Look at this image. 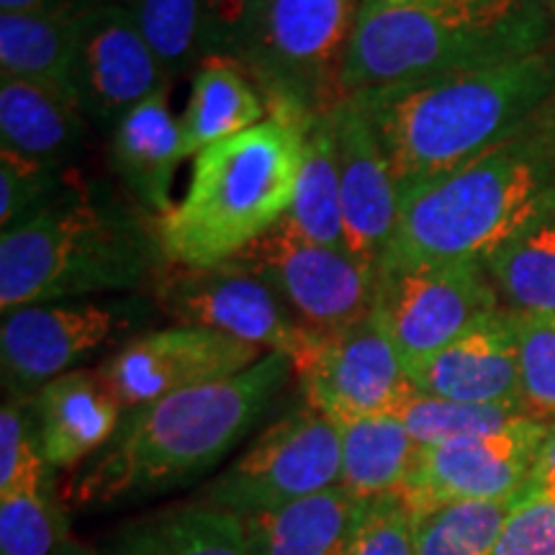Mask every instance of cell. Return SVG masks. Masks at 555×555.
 Wrapping results in <instances>:
<instances>
[{
    "label": "cell",
    "instance_id": "cell-1",
    "mask_svg": "<svg viewBox=\"0 0 555 555\" xmlns=\"http://www.w3.org/2000/svg\"><path fill=\"white\" fill-rule=\"evenodd\" d=\"M291 376L294 360L268 352L237 376L127 409L108 446L69 478L62 499L69 509H93L183 489L258 427Z\"/></svg>",
    "mask_w": 555,
    "mask_h": 555
},
{
    "label": "cell",
    "instance_id": "cell-2",
    "mask_svg": "<svg viewBox=\"0 0 555 555\" xmlns=\"http://www.w3.org/2000/svg\"><path fill=\"white\" fill-rule=\"evenodd\" d=\"M168 268L157 219L75 172L50 206L0 234V309L150 294Z\"/></svg>",
    "mask_w": 555,
    "mask_h": 555
},
{
    "label": "cell",
    "instance_id": "cell-3",
    "mask_svg": "<svg viewBox=\"0 0 555 555\" xmlns=\"http://www.w3.org/2000/svg\"><path fill=\"white\" fill-rule=\"evenodd\" d=\"M352 95L376 127L401 193L525 131L555 95V47Z\"/></svg>",
    "mask_w": 555,
    "mask_h": 555
},
{
    "label": "cell",
    "instance_id": "cell-4",
    "mask_svg": "<svg viewBox=\"0 0 555 555\" xmlns=\"http://www.w3.org/2000/svg\"><path fill=\"white\" fill-rule=\"evenodd\" d=\"M553 18L535 0H363L347 95L491 67L545 50Z\"/></svg>",
    "mask_w": 555,
    "mask_h": 555
},
{
    "label": "cell",
    "instance_id": "cell-5",
    "mask_svg": "<svg viewBox=\"0 0 555 555\" xmlns=\"http://www.w3.org/2000/svg\"><path fill=\"white\" fill-rule=\"evenodd\" d=\"M307 129L268 119L193 157L183 198L157 219L170 266L208 270L270 232L294 206Z\"/></svg>",
    "mask_w": 555,
    "mask_h": 555
},
{
    "label": "cell",
    "instance_id": "cell-6",
    "mask_svg": "<svg viewBox=\"0 0 555 555\" xmlns=\"http://www.w3.org/2000/svg\"><path fill=\"white\" fill-rule=\"evenodd\" d=\"M555 189L530 124L509 142L401 191L380 262H481Z\"/></svg>",
    "mask_w": 555,
    "mask_h": 555
},
{
    "label": "cell",
    "instance_id": "cell-7",
    "mask_svg": "<svg viewBox=\"0 0 555 555\" xmlns=\"http://www.w3.org/2000/svg\"><path fill=\"white\" fill-rule=\"evenodd\" d=\"M363 0H270L234 60L270 119L309 129L347 99L345 69Z\"/></svg>",
    "mask_w": 555,
    "mask_h": 555
},
{
    "label": "cell",
    "instance_id": "cell-8",
    "mask_svg": "<svg viewBox=\"0 0 555 555\" xmlns=\"http://www.w3.org/2000/svg\"><path fill=\"white\" fill-rule=\"evenodd\" d=\"M159 317L150 294H121L37 304L5 311L0 324V371L13 399L73 373L106 347H121Z\"/></svg>",
    "mask_w": 555,
    "mask_h": 555
},
{
    "label": "cell",
    "instance_id": "cell-9",
    "mask_svg": "<svg viewBox=\"0 0 555 555\" xmlns=\"http://www.w3.org/2000/svg\"><path fill=\"white\" fill-rule=\"evenodd\" d=\"M343 483V440L327 414L301 404L255 437L201 491L198 502L245 517L286 506Z\"/></svg>",
    "mask_w": 555,
    "mask_h": 555
},
{
    "label": "cell",
    "instance_id": "cell-10",
    "mask_svg": "<svg viewBox=\"0 0 555 555\" xmlns=\"http://www.w3.org/2000/svg\"><path fill=\"white\" fill-rule=\"evenodd\" d=\"M219 268L260 278L311 332L350 327L376 298V268L350 249L307 240L286 217Z\"/></svg>",
    "mask_w": 555,
    "mask_h": 555
},
{
    "label": "cell",
    "instance_id": "cell-11",
    "mask_svg": "<svg viewBox=\"0 0 555 555\" xmlns=\"http://www.w3.org/2000/svg\"><path fill=\"white\" fill-rule=\"evenodd\" d=\"M502 309L481 262H380L373 314L397 345L404 367L461 337Z\"/></svg>",
    "mask_w": 555,
    "mask_h": 555
},
{
    "label": "cell",
    "instance_id": "cell-12",
    "mask_svg": "<svg viewBox=\"0 0 555 555\" xmlns=\"http://www.w3.org/2000/svg\"><path fill=\"white\" fill-rule=\"evenodd\" d=\"M291 360L304 404L332 422L393 414L414 391L397 345L373 311L343 330H307Z\"/></svg>",
    "mask_w": 555,
    "mask_h": 555
},
{
    "label": "cell",
    "instance_id": "cell-13",
    "mask_svg": "<svg viewBox=\"0 0 555 555\" xmlns=\"http://www.w3.org/2000/svg\"><path fill=\"white\" fill-rule=\"evenodd\" d=\"M159 317L183 327L214 330L294 358L307 327L260 278L229 268L170 266L150 288Z\"/></svg>",
    "mask_w": 555,
    "mask_h": 555
},
{
    "label": "cell",
    "instance_id": "cell-14",
    "mask_svg": "<svg viewBox=\"0 0 555 555\" xmlns=\"http://www.w3.org/2000/svg\"><path fill=\"white\" fill-rule=\"evenodd\" d=\"M551 422L547 416L532 414L496 433L422 448L399 499L416 515L440 504L522 494Z\"/></svg>",
    "mask_w": 555,
    "mask_h": 555
},
{
    "label": "cell",
    "instance_id": "cell-15",
    "mask_svg": "<svg viewBox=\"0 0 555 555\" xmlns=\"http://www.w3.org/2000/svg\"><path fill=\"white\" fill-rule=\"evenodd\" d=\"M268 352L214 330L172 324L147 330L116 347L95 367L124 409L245 373Z\"/></svg>",
    "mask_w": 555,
    "mask_h": 555
},
{
    "label": "cell",
    "instance_id": "cell-16",
    "mask_svg": "<svg viewBox=\"0 0 555 555\" xmlns=\"http://www.w3.org/2000/svg\"><path fill=\"white\" fill-rule=\"evenodd\" d=\"M165 86L172 82L127 5H99L80 13L75 93L90 124L111 134L129 111Z\"/></svg>",
    "mask_w": 555,
    "mask_h": 555
},
{
    "label": "cell",
    "instance_id": "cell-17",
    "mask_svg": "<svg viewBox=\"0 0 555 555\" xmlns=\"http://www.w3.org/2000/svg\"><path fill=\"white\" fill-rule=\"evenodd\" d=\"M350 253L376 268L399 221V185L365 108L347 95L330 114Z\"/></svg>",
    "mask_w": 555,
    "mask_h": 555
},
{
    "label": "cell",
    "instance_id": "cell-18",
    "mask_svg": "<svg viewBox=\"0 0 555 555\" xmlns=\"http://www.w3.org/2000/svg\"><path fill=\"white\" fill-rule=\"evenodd\" d=\"M416 391L461 404L527 406L519 378L515 311L496 309L478 319L461 337L406 365Z\"/></svg>",
    "mask_w": 555,
    "mask_h": 555
},
{
    "label": "cell",
    "instance_id": "cell-19",
    "mask_svg": "<svg viewBox=\"0 0 555 555\" xmlns=\"http://www.w3.org/2000/svg\"><path fill=\"white\" fill-rule=\"evenodd\" d=\"M39 450L52 470H75L108 446L127 409L93 367H78L29 399Z\"/></svg>",
    "mask_w": 555,
    "mask_h": 555
},
{
    "label": "cell",
    "instance_id": "cell-20",
    "mask_svg": "<svg viewBox=\"0 0 555 555\" xmlns=\"http://www.w3.org/2000/svg\"><path fill=\"white\" fill-rule=\"evenodd\" d=\"M170 88H159L129 111L111 131L108 142V163L116 180L127 196L155 219H163L176 206L172 183L178 165L185 159L180 119L170 108Z\"/></svg>",
    "mask_w": 555,
    "mask_h": 555
},
{
    "label": "cell",
    "instance_id": "cell-21",
    "mask_svg": "<svg viewBox=\"0 0 555 555\" xmlns=\"http://www.w3.org/2000/svg\"><path fill=\"white\" fill-rule=\"evenodd\" d=\"M88 124L80 99L69 90L0 78V150L69 168L86 142Z\"/></svg>",
    "mask_w": 555,
    "mask_h": 555
},
{
    "label": "cell",
    "instance_id": "cell-22",
    "mask_svg": "<svg viewBox=\"0 0 555 555\" xmlns=\"http://www.w3.org/2000/svg\"><path fill=\"white\" fill-rule=\"evenodd\" d=\"M363 509L345 486L242 517L253 555H343Z\"/></svg>",
    "mask_w": 555,
    "mask_h": 555
},
{
    "label": "cell",
    "instance_id": "cell-23",
    "mask_svg": "<svg viewBox=\"0 0 555 555\" xmlns=\"http://www.w3.org/2000/svg\"><path fill=\"white\" fill-rule=\"evenodd\" d=\"M101 555H253V551L240 515L193 499L119 527Z\"/></svg>",
    "mask_w": 555,
    "mask_h": 555
},
{
    "label": "cell",
    "instance_id": "cell-24",
    "mask_svg": "<svg viewBox=\"0 0 555 555\" xmlns=\"http://www.w3.org/2000/svg\"><path fill=\"white\" fill-rule=\"evenodd\" d=\"M504 309L555 317V189L483 260Z\"/></svg>",
    "mask_w": 555,
    "mask_h": 555
},
{
    "label": "cell",
    "instance_id": "cell-25",
    "mask_svg": "<svg viewBox=\"0 0 555 555\" xmlns=\"http://www.w3.org/2000/svg\"><path fill=\"white\" fill-rule=\"evenodd\" d=\"M268 119V103L234 57H206L193 73L189 103L180 114L185 159L221 139Z\"/></svg>",
    "mask_w": 555,
    "mask_h": 555
},
{
    "label": "cell",
    "instance_id": "cell-26",
    "mask_svg": "<svg viewBox=\"0 0 555 555\" xmlns=\"http://www.w3.org/2000/svg\"><path fill=\"white\" fill-rule=\"evenodd\" d=\"M343 440V483L358 502L399 496L412 478L422 446L399 416L335 422Z\"/></svg>",
    "mask_w": 555,
    "mask_h": 555
},
{
    "label": "cell",
    "instance_id": "cell-27",
    "mask_svg": "<svg viewBox=\"0 0 555 555\" xmlns=\"http://www.w3.org/2000/svg\"><path fill=\"white\" fill-rule=\"evenodd\" d=\"M78 47L80 13H0V78L75 93Z\"/></svg>",
    "mask_w": 555,
    "mask_h": 555
},
{
    "label": "cell",
    "instance_id": "cell-28",
    "mask_svg": "<svg viewBox=\"0 0 555 555\" xmlns=\"http://www.w3.org/2000/svg\"><path fill=\"white\" fill-rule=\"evenodd\" d=\"M286 219L317 245L350 249L345 234L343 189H339V165L330 116L317 119L304 137L296 196Z\"/></svg>",
    "mask_w": 555,
    "mask_h": 555
},
{
    "label": "cell",
    "instance_id": "cell-29",
    "mask_svg": "<svg viewBox=\"0 0 555 555\" xmlns=\"http://www.w3.org/2000/svg\"><path fill=\"white\" fill-rule=\"evenodd\" d=\"M517 496L429 506L412 515L414 555H491Z\"/></svg>",
    "mask_w": 555,
    "mask_h": 555
},
{
    "label": "cell",
    "instance_id": "cell-30",
    "mask_svg": "<svg viewBox=\"0 0 555 555\" xmlns=\"http://www.w3.org/2000/svg\"><path fill=\"white\" fill-rule=\"evenodd\" d=\"M67 512L54 470L44 481L0 494V555H57L73 538Z\"/></svg>",
    "mask_w": 555,
    "mask_h": 555
},
{
    "label": "cell",
    "instance_id": "cell-31",
    "mask_svg": "<svg viewBox=\"0 0 555 555\" xmlns=\"http://www.w3.org/2000/svg\"><path fill=\"white\" fill-rule=\"evenodd\" d=\"M127 9L170 82L208 57L201 0H127Z\"/></svg>",
    "mask_w": 555,
    "mask_h": 555
},
{
    "label": "cell",
    "instance_id": "cell-32",
    "mask_svg": "<svg viewBox=\"0 0 555 555\" xmlns=\"http://www.w3.org/2000/svg\"><path fill=\"white\" fill-rule=\"evenodd\" d=\"M532 414L538 412H532L530 406L461 404V401L429 397L416 388L393 412L414 437L416 446L422 448L440 446V442L457 440V437L496 433V429L517 425Z\"/></svg>",
    "mask_w": 555,
    "mask_h": 555
},
{
    "label": "cell",
    "instance_id": "cell-33",
    "mask_svg": "<svg viewBox=\"0 0 555 555\" xmlns=\"http://www.w3.org/2000/svg\"><path fill=\"white\" fill-rule=\"evenodd\" d=\"M78 170L39 163L18 152L0 150V229H13L50 206Z\"/></svg>",
    "mask_w": 555,
    "mask_h": 555
},
{
    "label": "cell",
    "instance_id": "cell-34",
    "mask_svg": "<svg viewBox=\"0 0 555 555\" xmlns=\"http://www.w3.org/2000/svg\"><path fill=\"white\" fill-rule=\"evenodd\" d=\"M39 450L29 399H5L0 409V494L39 483L50 476Z\"/></svg>",
    "mask_w": 555,
    "mask_h": 555
},
{
    "label": "cell",
    "instance_id": "cell-35",
    "mask_svg": "<svg viewBox=\"0 0 555 555\" xmlns=\"http://www.w3.org/2000/svg\"><path fill=\"white\" fill-rule=\"evenodd\" d=\"M519 378L525 404L555 420V317L517 314Z\"/></svg>",
    "mask_w": 555,
    "mask_h": 555
},
{
    "label": "cell",
    "instance_id": "cell-36",
    "mask_svg": "<svg viewBox=\"0 0 555 555\" xmlns=\"http://www.w3.org/2000/svg\"><path fill=\"white\" fill-rule=\"evenodd\" d=\"M343 555H414L412 512L399 496L365 502Z\"/></svg>",
    "mask_w": 555,
    "mask_h": 555
},
{
    "label": "cell",
    "instance_id": "cell-37",
    "mask_svg": "<svg viewBox=\"0 0 555 555\" xmlns=\"http://www.w3.org/2000/svg\"><path fill=\"white\" fill-rule=\"evenodd\" d=\"M491 555H555V502L522 494Z\"/></svg>",
    "mask_w": 555,
    "mask_h": 555
},
{
    "label": "cell",
    "instance_id": "cell-38",
    "mask_svg": "<svg viewBox=\"0 0 555 555\" xmlns=\"http://www.w3.org/2000/svg\"><path fill=\"white\" fill-rule=\"evenodd\" d=\"M270 0H201L208 57H234Z\"/></svg>",
    "mask_w": 555,
    "mask_h": 555
},
{
    "label": "cell",
    "instance_id": "cell-39",
    "mask_svg": "<svg viewBox=\"0 0 555 555\" xmlns=\"http://www.w3.org/2000/svg\"><path fill=\"white\" fill-rule=\"evenodd\" d=\"M522 494L530 499H551V502H555V420L547 427L535 468H532V476Z\"/></svg>",
    "mask_w": 555,
    "mask_h": 555
},
{
    "label": "cell",
    "instance_id": "cell-40",
    "mask_svg": "<svg viewBox=\"0 0 555 555\" xmlns=\"http://www.w3.org/2000/svg\"><path fill=\"white\" fill-rule=\"evenodd\" d=\"M530 131L535 137L540 152H543V159L555 183V95L538 111L535 119L530 121Z\"/></svg>",
    "mask_w": 555,
    "mask_h": 555
},
{
    "label": "cell",
    "instance_id": "cell-41",
    "mask_svg": "<svg viewBox=\"0 0 555 555\" xmlns=\"http://www.w3.org/2000/svg\"><path fill=\"white\" fill-rule=\"evenodd\" d=\"M0 13H69L78 16V0H0Z\"/></svg>",
    "mask_w": 555,
    "mask_h": 555
},
{
    "label": "cell",
    "instance_id": "cell-42",
    "mask_svg": "<svg viewBox=\"0 0 555 555\" xmlns=\"http://www.w3.org/2000/svg\"><path fill=\"white\" fill-rule=\"evenodd\" d=\"M57 555H101V553H90L86 545H80V543H78V540H73V538H69V540H67V543L60 547V551H57Z\"/></svg>",
    "mask_w": 555,
    "mask_h": 555
},
{
    "label": "cell",
    "instance_id": "cell-43",
    "mask_svg": "<svg viewBox=\"0 0 555 555\" xmlns=\"http://www.w3.org/2000/svg\"><path fill=\"white\" fill-rule=\"evenodd\" d=\"M114 3L127 5V0H78V9L82 13V11H88V9H99V5H114Z\"/></svg>",
    "mask_w": 555,
    "mask_h": 555
},
{
    "label": "cell",
    "instance_id": "cell-44",
    "mask_svg": "<svg viewBox=\"0 0 555 555\" xmlns=\"http://www.w3.org/2000/svg\"><path fill=\"white\" fill-rule=\"evenodd\" d=\"M535 3L547 13V16L555 18V0H535Z\"/></svg>",
    "mask_w": 555,
    "mask_h": 555
}]
</instances>
